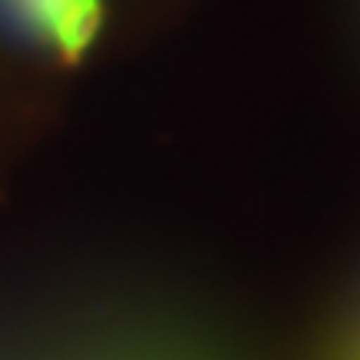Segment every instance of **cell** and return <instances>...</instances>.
Segmentation results:
<instances>
[{
	"label": "cell",
	"instance_id": "cell-1",
	"mask_svg": "<svg viewBox=\"0 0 360 360\" xmlns=\"http://www.w3.org/2000/svg\"><path fill=\"white\" fill-rule=\"evenodd\" d=\"M0 13L67 60H77L101 27V0H0Z\"/></svg>",
	"mask_w": 360,
	"mask_h": 360
}]
</instances>
